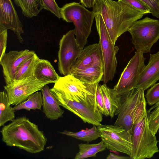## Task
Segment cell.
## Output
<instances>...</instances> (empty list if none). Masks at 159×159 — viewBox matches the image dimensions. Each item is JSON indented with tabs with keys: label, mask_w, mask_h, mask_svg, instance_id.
Listing matches in <instances>:
<instances>
[{
	"label": "cell",
	"mask_w": 159,
	"mask_h": 159,
	"mask_svg": "<svg viewBox=\"0 0 159 159\" xmlns=\"http://www.w3.org/2000/svg\"><path fill=\"white\" fill-rule=\"evenodd\" d=\"M148 114L144 90L135 88L120 97L119 106L115 113L117 116L114 125L129 131Z\"/></svg>",
	"instance_id": "3957f363"
},
{
	"label": "cell",
	"mask_w": 159,
	"mask_h": 159,
	"mask_svg": "<svg viewBox=\"0 0 159 159\" xmlns=\"http://www.w3.org/2000/svg\"><path fill=\"white\" fill-rule=\"evenodd\" d=\"M43 99L41 92H36L31 95L25 100L15 106L13 109L15 111L25 109L40 110L43 106Z\"/></svg>",
	"instance_id": "4316f807"
},
{
	"label": "cell",
	"mask_w": 159,
	"mask_h": 159,
	"mask_svg": "<svg viewBox=\"0 0 159 159\" xmlns=\"http://www.w3.org/2000/svg\"><path fill=\"white\" fill-rule=\"evenodd\" d=\"M39 59L35 53L32 56L22 62L18 67L15 80L34 76L35 66Z\"/></svg>",
	"instance_id": "d4e9b609"
},
{
	"label": "cell",
	"mask_w": 159,
	"mask_h": 159,
	"mask_svg": "<svg viewBox=\"0 0 159 159\" xmlns=\"http://www.w3.org/2000/svg\"><path fill=\"white\" fill-rule=\"evenodd\" d=\"M74 30L64 34L60 39L58 51V69L61 75L70 74L73 63L81 53L83 49L78 43Z\"/></svg>",
	"instance_id": "7c38bea8"
},
{
	"label": "cell",
	"mask_w": 159,
	"mask_h": 159,
	"mask_svg": "<svg viewBox=\"0 0 159 159\" xmlns=\"http://www.w3.org/2000/svg\"><path fill=\"white\" fill-rule=\"evenodd\" d=\"M128 31L136 51L150 52L153 45L159 39V20L146 17L135 22Z\"/></svg>",
	"instance_id": "52a82bcc"
},
{
	"label": "cell",
	"mask_w": 159,
	"mask_h": 159,
	"mask_svg": "<svg viewBox=\"0 0 159 159\" xmlns=\"http://www.w3.org/2000/svg\"><path fill=\"white\" fill-rule=\"evenodd\" d=\"M58 132L88 143L96 140L101 136L99 129L97 126L94 125L90 129H83L77 132H74L65 130Z\"/></svg>",
	"instance_id": "484cf974"
},
{
	"label": "cell",
	"mask_w": 159,
	"mask_h": 159,
	"mask_svg": "<svg viewBox=\"0 0 159 159\" xmlns=\"http://www.w3.org/2000/svg\"><path fill=\"white\" fill-rule=\"evenodd\" d=\"M97 127L100 133V138L105 144L107 148L131 156L132 142L129 131L114 125L101 124Z\"/></svg>",
	"instance_id": "9c48e42d"
},
{
	"label": "cell",
	"mask_w": 159,
	"mask_h": 159,
	"mask_svg": "<svg viewBox=\"0 0 159 159\" xmlns=\"http://www.w3.org/2000/svg\"><path fill=\"white\" fill-rule=\"evenodd\" d=\"M131 134L132 142L131 159L150 158L159 152L157 146L158 141L149 127L148 114L134 125Z\"/></svg>",
	"instance_id": "5b68a950"
},
{
	"label": "cell",
	"mask_w": 159,
	"mask_h": 159,
	"mask_svg": "<svg viewBox=\"0 0 159 159\" xmlns=\"http://www.w3.org/2000/svg\"><path fill=\"white\" fill-rule=\"evenodd\" d=\"M92 11L102 17L115 45L118 38L144 15L123 2L112 0H96Z\"/></svg>",
	"instance_id": "7a4b0ae2"
},
{
	"label": "cell",
	"mask_w": 159,
	"mask_h": 159,
	"mask_svg": "<svg viewBox=\"0 0 159 159\" xmlns=\"http://www.w3.org/2000/svg\"><path fill=\"white\" fill-rule=\"evenodd\" d=\"M96 0H80L82 5L87 8L93 7Z\"/></svg>",
	"instance_id": "e575fe53"
},
{
	"label": "cell",
	"mask_w": 159,
	"mask_h": 159,
	"mask_svg": "<svg viewBox=\"0 0 159 159\" xmlns=\"http://www.w3.org/2000/svg\"><path fill=\"white\" fill-rule=\"evenodd\" d=\"M34 76L39 80L50 84L55 83L60 77L48 61L40 59L35 66Z\"/></svg>",
	"instance_id": "ffe728a7"
},
{
	"label": "cell",
	"mask_w": 159,
	"mask_h": 159,
	"mask_svg": "<svg viewBox=\"0 0 159 159\" xmlns=\"http://www.w3.org/2000/svg\"><path fill=\"white\" fill-rule=\"evenodd\" d=\"M8 96L6 91L0 93V126H3L8 121H12L15 119V111L8 104Z\"/></svg>",
	"instance_id": "cb8c5ba5"
},
{
	"label": "cell",
	"mask_w": 159,
	"mask_h": 159,
	"mask_svg": "<svg viewBox=\"0 0 159 159\" xmlns=\"http://www.w3.org/2000/svg\"><path fill=\"white\" fill-rule=\"evenodd\" d=\"M100 86L103 97L106 116H110L112 118L119 106L120 96L116 95L114 89L108 87L106 84L100 85Z\"/></svg>",
	"instance_id": "44dd1931"
},
{
	"label": "cell",
	"mask_w": 159,
	"mask_h": 159,
	"mask_svg": "<svg viewBox=\"0 0 159 159\" xmlns=\"http://www.w3.org/2000/svg\"><path fill=\"white\" fill-rule=\"evenodd\" d=\"M79 152L75 155V159H83L92 157H96V154L106 149V146L102 140L97 144H91L88 142L81 143L78 145Z\"/></svg>",
	"instance_id": "603a6c76"
},
{
	"label": "cell",
	"mask_w": 159,
	"mask_h": 159,
	"mask_svg": "<svg viewBox=\"0 0 159 159\" xmlns=\"http://www.w3.org/2000/svg\"><path fill=\"white\" fill-rule=\"evenodd\" d=\"M34 51L25 49L20 51H11L6 53L0 59L6 85L15 81L18 67L24 61L34 55Z\"/></svg>",
	"instance_id": "5bb4252c"
},
{
	"label": "cell",
	"mask_w": 159,
	"mask_h": 159,
	"mask_svg": "<svg viewBox=\"0 0 159 159\" xmlns=\"http://www.w3.org/2000/svg\"><path fill=\"white\" fill-rule=\"evenodd\" d=\"M107 159H127L130 158V157H126L123 156H119L113 153L110 152L109 155L106 157Z\"/></svg>",
	"instance_id": "d590c367"
},
{
	"label": "cell",
	"mask_w": 159,
	"mask_h": 159,
	"mask_svg": "<svg viewBox=\"0 0 159 159\" xmlns=\"http://www.w3.org/2000/svg\"><path fill=\"white\" fill-rule=\"evenodd\" d=\"M96 98L98 108L102 114L106 116L103 97L101 92L100 84H98L96 92Z\"/></svg>",
	"instance_id": "836d02e7"
},
{
	"label": "cell",
	"mask_w": 159,
	"mask_h": 159,
	"mask_svg": "<svg viewBox=\"0 0 159 159\" xmlns=\"http://www.w3.org/2000/svg\"><path fill=\"white\" fill-rule=\"evenodd\" d=\"M96 28L104 64L103 84L111 81L116 72L117 62L116 55L119 48L112 43L103 19L99 14H95Z\"/></svg>",
	"instance_id": "ba28073f"
},
{
	"label": "cell",
	"mask_w": 159,
	"mask_h": 159,
	"mask_svg": "<svg viewBox=\"0 0 159 159\" xmlns=\"http://www.w3.org/2000/svg\"><path fill=\"white\" fill-rule=\"evenodd\" d=\"M145 96L150 106L153 105L159 101V82L155 83L148 89Z\"/></svg>",
	"instance_id": "f1b7e54d"
},
{
	"label": "cell",
	"mask_w": 159,
	"mask_h": 159,
	"mask_svg": "<svg viewBox=\"0 0 159 159\" xmlns=\"http://www.w3.org/2000/svg\"><path fill=\"white\" fill-rule=\"evenodd\" d=\"M43 99V111L45 116L51 120H57L63 115L64 111L61 109L58 101L52 93L48 84L41 90Z\"/></svg>",
	"instance_id": "ac0fdd59"
},
{
	"label": "cell",
	"mask_w": 159,
	"mask_h": 159,
	"mask_svg": "<svg viewBox=\"0 0 159 159\" xmlns=\"http://www.w3.org/2000/svg\"><path fill=\"white\" fill-rule=\"evenodd\" d=\"M23 27L11 0H0V31L12 30L19 42L23 43L24 41L21 34L24 32Z\"/></svg>",
	"instance_id": "9a60e30c"
},
{
	"label": "cell",
	"mask_w": 159,
	"mask_h": 159,
	"mask_svg": "<svg viewBox=\"0 0 159 159\" xmlns=\"http://www.w3.org/2000/svg\"><path fill=\"white\" fill-rule=\"evenodd\" d=\"M16 5L20 7L24 16L32 18L38 16L43 6L41 0H14Z\"/></svg>",
	"instance_id": "7402d4cb"
},
{
	"label": "cell",
	"mask_w": 159,
	"mask_h": 159,
	"mask_svg": "<svg viewBox=\"0 0 159 159\" xmlns=\"http://www.w3.org/2000/svg\"><path fill=\"white\" fill-rule=\"evenodd\" d=\"M7 39V30L0 31V59L6 53Z\"/></svg>",
	"instance_id": "d6a6232c"
},
{
	"label": "cell",
	"mask_w": 159,
	"mask_h": 159,
	"mask_svg": "<svg viewBox=\"0 0 159 159\" xmlns=\"http://www.w3.org/2000/svg\"><path fill=\"white\" fill-rule=\"evenodd\" d=\"M2 140L6 145L15 147L35 154L44 150L47 141L43 131L26 116L15 119L0 131Z\"/></svg>",
	"instance_id": "6da1fadb"
},
{
	"label": "cell",
	"mask_w": 159,
	"mask_h": 159,
	"mask_svg": "<svg viewBox=\"0 0 159 159\" xmlns=\"http://www.w3.org/2000/svg\"><path fill=\"white\" fill-rule=\"evenodd\" d=\"M82 82L89 84L99 83L104 74V67L93 66L70 71V74Z\"/></svg>",
	"instance_id": "d6986e66"
},
{
	"label": "cell",
	"mask_w": 159,
	"mask_h": 159,
	"mask_svg": "<svg viewBox=\"0 0 159 159\" xmlns=\"http://www.w3.org/2000/svg\"><path fill=\"white\" fill-rule=\"evenodd\" d=\"M149 8L150 13L154 16L159 18V0H139Z\"/></svg>",
	"instance_id": "1f68e13d"
},
{
	"label": "cell",
	"mask_w": 159,
	"mask_h": 159,
	"mask_svg": "<svg viewBox=\"0 0 159 159\" xmlns=\"http://www.w3.org/2000/svg\"><path fill=\"white\" fill-rule=\"evenodd\" d=\"M159 80V51L150 54L148 64L141 73L135 88L144 91L151 87Z\"/></svg>",
	"instance_id": "e0dca14e"
},
{
	"label": "cell",
	"mask_w": 159,
	"mask_h": 159,
	"mask_svg": "<svg viewBox=\"0 0 159 159\" xmlns=\"http://www.w3.org/2000/svg\"><path fill=\"white\" fill-rule=\"evenodd\" d=\"M95 66L104 67L99 42L89 45L83 49L81 54L72 65L70 71Z\"/></svg>",
	"instance_id": "2e32d148"
},
{
	"label": "cell",
	"mask_w": 159,
	"mask_h": 159,
	"mask_svg": "<svg viewBox=\"0 0 159 159\" xmlns=\"http://www.w3.org/2000/svg\"><path fill=\"white\" fill-rule=\"evenodd\" d=\"M98 83H85L69 74L60 77L52 88L59 90L75 101L80 102L96 95Z\"/></svg>",
	"instance_id": "30bf717a"
},
{
	"label": "cell",
	"mask_w": 159,
	"mask_h": 159,
	"mask_svg": "<svg viewBox=\"0 0 159 159\" xmlns=\"http://www.w3.org/2000/svg\"><path fill=\"white\" fill-rule=\"evenodd\" d=\"M60 13L63 20L74 24L76 40L83 49L91 33L95 14L79 3L75 2L67 3L60 8Z\"/></svg>",
	"instance_id": "277c9868"
},
{
	"label": "cell",
	"mask_w": 159,
	"mask_h": 159,
	"mask_svg": "<svg viewBox=\"0 0 159 159\" xmlns=\"http://www.w3.org/2000/svg\"><path fill=\"white\" fill-rule=\"evenodd\" d=\"M50 89L61 106L77 115L84 123L97 126L101 125L102 114L98 108L96 95L79 102L52 88Z\"/></svg>",
	"instance_id": "8992f818"
},
{
	"label": "cell",
	"mask_w": 159,
	"mask_h": 159,
	"mask_svg": "<svg viewBox=\"0 0 159 159\" xmlns=\"http://www.w3.org/2000/svg\"><path fill=\"white\" fill-rule=\"evenodd\" d=\"M49 83L39 80L34 76L15 80L4 86L8 98L9 105H16L25 100L31 95L41 91Z\"/></svg>",
	"instance_id": "4fadbf2b"
},
{
	"label": "cell",
	"mask_w": 159,
	"mask_h": 159,
	"mask_svg": "<svg viewBox=\"0 0 159 159\" xmlns=\"http://www.w3.org/2000/svg\"><path fill=\"white\" fill-rule=\"evenodd\" d=\"M118 1L127 4L144 14L150 13V9L148 7L139 0H118Z\"/></svg>",
	"instance_id": "f546056e"
},
{
	"label": "cell",
	"mask_w": 159,
	"mask_h": 159,
	"mask_svg": "<svg viewBox=\"0 0 159 159\" xmlns=\"http://www.w3.org/2000/svg\"><path fill=\"white\" fill-rule=\"evenodd\" d=\"M148 123L150 130L156 135L159 129V101L154 104L148 111Z\"/></svg>",
	"instance_id": "83f0119b"
},
{
	"label": "cell",
	"mask_w": 159,
	"mask_h": 159,
	"mask_svg": "<svg viewBox=\"0 0 159 159\" xmlns=\"http://www.w3.org/2000/svg\"><path fill=\"white\" fill-rule=\"evenodd\" d=\"M43 9L53 14L59 19L61 18L60 8L55 0H41Z\"/></svg>",
	"instance_id": "4dcf8cb0"
},
{
	"label": "cell",
	"mask_w": 159,
	"mask_h": 159,
	"mask_svg": "<svg viewBox=\"0 0 159 159\" xmlns=\"http://www.w3.org/2000/svg\"><path fill=\"white\" fill-rule=\"evenodd\" d=\"M158 132H159V129L158 130Z\"/></svg>",
	"instance_id": "8d00e7d4"
},
{
	"label": "cell",
	"mask_w": 159,
	"mask_h": 159,
	"mask_svg": "<svg viewBox=\"0 0 159 159\" xmlns=\"http://www.w3.org/2000/svg\"><path fill=\"white\" fill-rule=\"evenodd\" d=\"M143 53L136 51L129 60L114 87L116 95H123L135 88L139 76L146 66Z\"/></svg>",
	"instance_id": "8fae6325"
}]
</instances>
